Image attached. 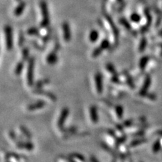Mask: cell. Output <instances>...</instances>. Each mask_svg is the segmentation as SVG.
Listing matches in <instances>:
<instances>
[{"label":"cell","mask_w":162,"mask_h":162,"mask_svg":"<svg viewBox=\"0 0 162 162\" xmlns=\"http://www.w3.org/2000/svg\"><path fill=\"white\" fill-rule=\"evenodd\" d=\"M34 64H35V60H34L33 57L28 59L27 66V72H26V81H27V84L28 86L34 85Z\"/></svg>","instance_id":"6da1fadb"},{"label":"cell","mask_w":162,"mask_h":162,"mask_svg":"<svg viewBox=\"0 0 162 162\" xmlns=\"http://www.w3.org/2000/svg\"><path fill=\"white\" fill-rule=\"evenodd\" d=\"M40 9L41 13L42 20L40 23V27L42 28H45L50 25V13L48 11L47 4L46 2L41 1L40 3Z\"/></svg>","instance_id":"7a4b0ae2"},{"label":"cell","mask_w":162,"mask_h":162,"mask_svg":"<svg viewBox=\"0 0 162 162\" xmlns=\"http://www.w3.org/2000/svg\"><path fill=\"white\" fill-rule=\"evenodd\" d=\"M4 32L5 35V48L8 51H11L13 49L14 40H13V31L9 25H5L4 28Z\"/></svg>","instance_id":"3957f363"},{"label":"cell","mask_w":162,"mask_h":162,"mask_svg":"<svg viewBox=\"0 0 162 162\" xmlns=\"http://www.w3.org/2000/svg\"><path fill=\"white\" fill-rule=\"evenodd\" d=\"M94 85L95 91L97 94H102L103 91V76L100 72H97L94 75Z\"/></svg>","instance_id":"277c9868"},{"label":"cell","mask_w":162,"mask_h":162,"mask_svg":"<svg viewBox=\"0 0 162 162\" xmlns=\"http://www.w3.org/2000/svg\"><path fill=\"white\" fill-rule=\"evenodd\" d=\"M69 113H70V111H69V109L68 108H63L62 110L61 111L59 118L57 121V127L59 131L64 128L63 126H64V124L68 117Z\"/></svg>","instance_id":"5b68a950"},{"label":"cell","mask_w":162,"mask_h":162,"mask_svg":"<svg viewBox=\"0 0 162 162\" xmlns=\"http://www.w3.org/2000/svg\"><path fill=\"white\" fill-rule=\"evenodd\" d=\"M34 94L37 95V96L44 98L45 99L50 101V102H56L57 100L56 96L54 94L50 92L43 91L42 89H36L34 91Z\"/></svg>","instance_id":"8992f818"},{"label":"cell","mask_w":162,"mask_h":162,"mask_svg":"<svg viewBox=\"0 0 162 162\" xmlns=\"http://www.w3.org/2000/svg\"><path fill=\"white\" fill-rule=\"evenodd\" d=\"M151 85V76H150L149 75H146L143 80V83L142 84L140 90L138 91V94H139L140 97H143V95L148 92V90Z\"/></svg>","instance_id":"52a82bcc"},{"label":"cell","mask_w":162,"mask_h":162,"mask_svg":"<svg viewBox=\"0 0 162 162\" xmlns=\"http://www.w3.org/2000/svg\"><path fill=\"white\" fill-rule=\"evenodd\" d=\"M119 78L122 83H124L125 85L128 86L130 89H134V85L132 81V79L128 72H123L122 73L119 74Z\"/></svg>","instance_id":"ba28073f"},{"label":"cell","mask_w":162,"mask_h":162,"mask_svg":"<svg viewBox=\"0 0 162 162\" xmlns=\"http://www.w3.org/2000/svg\"><path fill=\"white\" fill-rule=\"evenodd\" d=\"M45 105H46L45 101L40 99V100L36 101V102H34L33 103H31V104H29V105H28L27 106V108H26V109H27V111H28V112H35V111L40 110V109L44 108Z\"/></svg>","instance_id":"9c48e42d"},{"label":"cell","mask_w":162,"mask_h":162,"mask_svg":"<svg viewBox=\"0 0 162 162\" xmlns=\"http://www.w3.org/2000/svg\"><path fill=\"white\" fill-rule=\"evenodd\" d=\"M89 118L91 122L93 124H96L99 122V114H98V109L96 105H92L89 107Z\"/></svg>","instance_id":"30bf717a"},{"label":"cell","mask_w":162,"mask_h":162,"mask_svg":"<svg viewBox=\"0 0 162 162\" xmlns=\"http://www.w3.org/2000/svg\"><path fill=\"white\" fill-rule=\"evenodd\" d=\"M62 34H63V39L66 42L70 41L72 34H71V29L70 27V24L68 22H64L62 24Z\"/></svg>","instance_id":"8fae6325"},{"label":"cell","mask_w":162,"mask_h":162,"mask_svg":"<svg viewBox=\"0 0 162 162\" xmlns=\"http://www.w3.org/2000/svg\"><path fill=\"white\" fill-rule=\"evenodd\" d=\"M15 146L19 149L25 150V151H31L34 149V144L30 141H19L15 144Z\"/></svg>","instance_id":"7c38bea8"},{"label":"cell","mask_w":162,"mask_h":162,"mask_svg":"<svg viewBox=\"0 0 162 162\" xmlns=\"http://www.w3.org/2000/svg\"><path fill=\"white\" fill-rule=\"evenodd\" d=\"M124 114V108L121 105H115L113 108V115H114V118L117 120H121L123 118Z\"/></svg>","instance_id":"4fadbf2b"},{"label":"cell","mask_w":162,"mask_h":162,"mask_svg":"<svg viewBox=\"0 0 162 162\" xmlns=\"http://www.w3.org/2000/svg\"><path fill=\"white\" fill-rule=\"evenodd\" d=\"M45 61L47 62V64L49 65H55L58 61V57L57 56V51L55 50H53L51 51L50 53H48V55L46 57Z\"/></svg>","instance_id":"5bb4252c"},{"label":"cell","mask_w":162,"mask_h":162,"mask_svg":"<svg viewBox=\"0 0 162 162\" xmlns=\"http://www.w3.org/2000/svg\"><path fill=\"white\" fill-rule=\"evenodd\" d=\"M149 56H143L140 59L138 62V68L140 72H144L146 70L147 66L149 63Z\"/></svg>","instance_id":"9a60e30c"},{"label":"cell","mask_w":162,"mask_h":162,"mask_svg":"<svg viewBox=\"0 0 162 162\" xmlns=\"http://www.w3.org/2000/svg\"><path fill=\"white\" fill-rule=\"evenodd\" d=\"M25 8H26V3L23 1L19 2V4H18V5L14 8V16L16 17L20 16L21 14H22L23 12H24Z\"/></svg>","instance_id":"2e32d148"},{"label":"cell","mask_w":162,"mask_h":162,"mask_svg":"<svg viewBox=\"0 0 162 162\" xmlns=\"http://www.w3.org/2000/svg\"><path fill=\"white\" fill-rule=\"evenodd\" d=\"M99 38V33L96 29H92L91 31L89 34V39L91 43H96Z\"/></svg>","instance_id":"e0dca14e"},{"label":"cell","mask_w":162,"mask_h":162,"mask_svg":"<svg viewBox=\"0 0 162 162\" xmlns=\"http://www.w3.org/2000/svg\"><path fill=\"white\" fill-rule=\"evenodd\" d=\"M146 142L147 140L144 139V138H137V139L132 140L131 143H129L128 147L130 149L135 148V147L141 145V144H144V143H146Z\"/></svg>","instance_id":"ac0fdd59"},{"label":"cell","mask_w":162,"mask_h":162,"mask_svg":"<svg viewBox=\"0 0 162 162\" xmlns=\"http://www.w3.org/2000/svg\"><path fill=\"white\" fill-rule=\"evenodd\" d=\"M24 61H20L19 62L17 63V64L15 68H14V74L16 75V76H19V75L22 73V72L24 69Z\"/></svg>","instance_id":"d6986e66"},{"label":"cell","mask_w":162,"mask_h":162,"mask_svg":"<svg viewBox=\"0 0 162 162\" xmlns=\"http://www.w3.org/2000/svg\"><path fill=\"white\" fill-rule=\"evenodd\" d=\"M105 70L109 75H110L111 76H115V75H118V74L116 72V70H115V68L114 67V66L111 63H107L105 66Z\"/></svg>","instance_id":"ffe728a7"},{"label":"cell","mask_w":162,"mask_h":162,"mask_svg":"<svg viewBox=\"0 0 162 162\" xmlns=\"http://www.w3.org/2000/svg\"><path fill=\"white\" fill-rule=\"evenodd\" d=\"M18 130H19L20 132L21 133V134L23 136V137L27 138V139H28V140H31L32 136H31V132L28 131V129L26 128L24 126H20L19 127Z\"/></svg>","instance_id":"44dd1931"},{"label":"cell","mask_w":162,"mask_h":162,"mask_svg":"<svg viewBox=\"0 0 162 162\" xmlns=\"http://www.w3.org/2000/svg\"><path fill=\"white\" fill-rule=\"evenodd\" d=\"M99 46L103 51H105L108 50V49L111 47V43L108 39L105 38L101 40L100 45Z\"/></svg>","instance_id":"7402d4cb"},{"label":"cell","mask_w":162,"mask_h":162,"mask_svg":"<svg viewBox=\"0 0 162 162\" xmlns=\"http://www.w3.org/2000/svg\"><path fill=\"white\" fill-rule=\"evenodd\" d=\"M70 157L76 162H86L85 157L79 153H72Z\"/></svg>","instance_id":"603a6c76"},{"label":"cell","mask_w":162,"mask_h":162,"mask_svg":"<svg viewBox=\"0 0 162 162\" xmlns=\"http://www.w3.org/2000/svg\"><path fill=\"white\" fill-rule=\"evenodd\" d=\"M147 45V40L145 37H143V38L141 39L139 45H138V51L143 52L144 50L146 49Z\"/></svg>","instance_id":"cb8c5ba5"},{"label":"cell","mask_w":162,"mask_h":162,"mask_svg":"<svg viewBox=\"0 0 162 162\" xmlns=\"http://www.w3.org/2000/svg\"><path fill=\"white\" fill-rule=\"evenodd\" d=\"M49 83H50V80L49 79L40 80L35 84V88L36 89H41L43 86L48 85Z\"/></svg>","instance_id":"d4e9b609"},{"label":"cell","mask_w":162,"mask_h":162,"mask_svg":"<svg viewBox=\"0 0 162 162\" xmlns=\"http://www.w3.org/2000/svg\"><path fill=\"white\" fill-rule=\"evenodd\" d=\"M161 148V143H160V139H158L157 141H156L153 144L152 152L153 153H157L159 151H160Z\"/></svg>","instance_id":"484cf974"},{"label":"cell","mask_w":162,"mask_h":162,"mask_svg":"<svg viewBox=\"0 0 162 162\" xmlns=\"http://www.w3.org/2000/svg\"><path fill=\"white\" fill-rule=\"evenodd\" d=\"M130 20H131V21L132 22L138 23L141 20V16L138 14L134 12L131 14V16H130Z\"/></svg>","instance_id":"4316f807"},{"label":"cell","mask_w":162,"mask_h":162,"mask_svg":"<svg viewBox=\"0 0 162 162\" xmlns=\"http://www.w3.org/2000/svg\"><path fill=\"white\" fill-rule=\"evenodd\" d=\"M119 22H120V24L124 26V27H125L127 30L131 31L132 29V27H131V24H130V22L126 18H120L119 20Z\"/></svg>","instance_id":"83f0119b"},{"label":"cell","mask_w":162,"mask_h":162,"mask_svg":"<svg viewBox=\"0 0 162 162\" xmlns=\"http://www.w3.org/2000/svg\"><path fill=\"white\" fill-rule=\"evenodd\" d=\"M29 59V50L28 48L24 47L22 50V61H28Z\"/></svg>","instance_id":"f1b7e54d"},{"label":"cell","mask_w":162,"mask_h":162,"mask_svg":"<svg viewBox=\"0 0 162 162\" xmlns=\"http://www.w3.org/2000/svg\"><path fill=\"white\" fill-rule=\"evenodd\" d=\"M103 51V50H102V49H101L99 46H98V47H95V50L92 51L91 56H92V57H93V58H96V57H99L100 56Z\"/></svg>","instance_id":"f546056e"},{"label":"cell","mask_w":162,"mask_h":162,"mask_svg":"<svg viewBox=\"0 0 162 162\" xmlns=\"http://www.w3.org/2000/svg\"><path fill=\"white\" fill-rule=\"evenodd\" d=\"M27 34L30 36H39V32L36 28H31L27 31Z\"/></svg>","instance_id":"4dcf8cb0"},{"label":"cell","mask_w":162,"mask_h":162,"mask_svg":"<svg viewBox=\"0 0 162 162\" xmlns=\"http://www.w3.org/2000/svg\"><path fill=\"white\" fill-rule=\"evenodd\" d=\"M57 162H76L71 157L69 158L66 157H60L57 159Z\"/></svg>","instance_id":"1f68e13d"},{"label":"cell","mask_w":162,"mask_h":162,"mask_svg":"<svg viewBox=\"0 0 162 162\" xmlns=\"http://www.w3.org/2000/svg\"><path fill=\"white\" fill-rule=\"evenodd\" d=\"M110 92H111V93L113 96H114V97H120L122 95L121 92L120 91H118V89H111Z\"/></svg>","instance_id":"d6a6232c"},{"label":"cell","mask_w":162,"mask_h":162,"mask_svg":"<svg viewBox=\"0 0 162 162\" xmlns=\"http://www.w3.org/2000/svg\"><path fill=\"white\" fill-rule=\"evenodd\" d=\"M24 35H23L22 33H20L19 39H18V45H19V47H22L23 43H24Z\"/></svg>","instance_id":"836d02e7"},{"label":"cell","mask_w":162,"mask_h":162,"mask_svg":"<svg viewBox=\"0 0 162 162\" xmlns=\"http://www.w3.org/2000/svg\"><path fill=\"white\" fill-rule=\"evenodd\" d=\"M90 162H99V161L96 157H94V156H91V157H90Z\"/></svg>","instance_id":"e575fe53"},{"label":"cell","mask_w":162,"mask_h":162,"mask_svg":"<svg viewBox=\"0 0 162 162\" xmlns=\"http://www.w3.org/2000/svg\"><path fill=\"white\" fill-rule=\"evenodd\" d=\"M116 1H117L118 3H120V4H121V3H122V2H123V0H116Z\"/></svg>","instance_id":"d590c367"},{"label":"cell","mask_w":162,"mask_h":162,"mask_svg":"<svg viewBox=\"0 0 162 162\" xmlns=\"http://www.w3.org/2000/svg\"><path fill=\"white\" fill-rule=\"evenodd\" d=\"M159 35L160 36H162V30L159 32Z\"/></svg>","instance_id":"8d00e7d4"},{"label":"cell","mask_w":162,"mask_h":162,"mask_svg":"<svg viewBox=\"0 0 162 162\" xmlns=\"http://www.w3.org/2000/svg\"><path fill=\"white\" fill-rule=\"evenodd\" d=\"M160 48H161V56H162V44L160 45Z\"/></svg>","instance_id":"74e56055"},{"label":"cell","mask_w":162,"mask_h":162,"mask_svg":"<svg viewBox=\"0 0 162 162\" xmlns=\"http://www.w3.org/2000/svg\"><path fill=\"white\" fill-rule=\"evenodd\" d=\"M16 1H18V2H21L22 0H16Z\"/></svg>","instance_id":"f35d334b"},{"label":"cell","mask_w":162,"mask_h":162,"mask_svg":"<svg viewBox=\"0 0 162 162\" xmlns=\"http://www.w3.org/2000/svg\"><path fill=\"white\" fill-rule=\"evenodd\" d=\"M8 162H10V161H8Z\"/></svg>","instance_id":"ab89813d"},{"label":"cell","mask_w":162,"mask_h":162,"mask_svg":"<svg viewBox=\"0 0 162 162\" xmlns=\"http://www.w3.org/2000/svg\"><path fill=\"white\" fill-rule=\"evenodd\" d=\"M114 162H115V161H114Z\"/></svg>","instance_id":"60d3db41"}]
</instances>
